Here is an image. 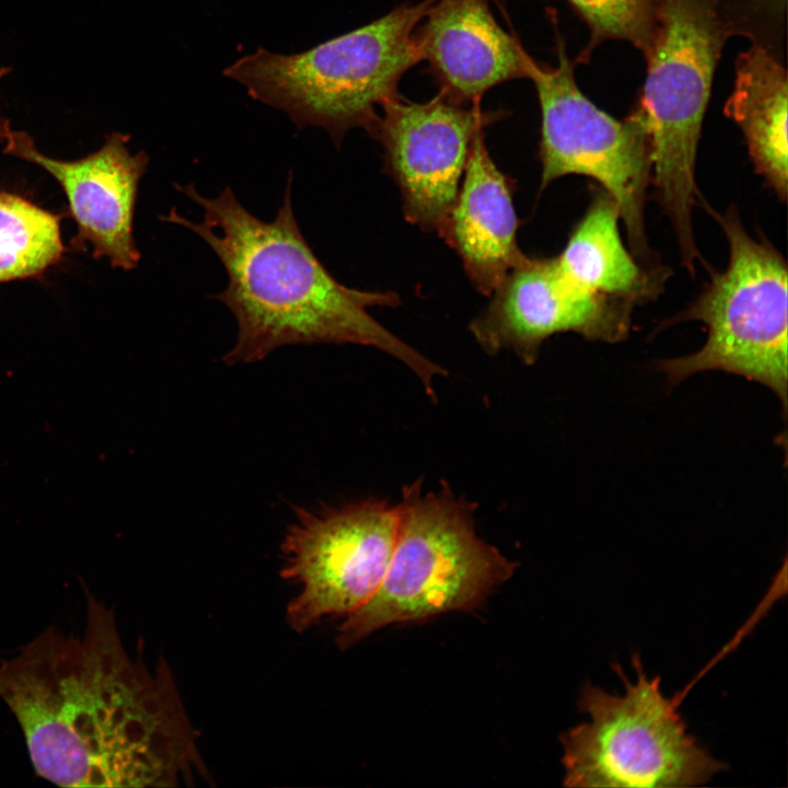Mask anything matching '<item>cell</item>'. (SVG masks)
Instances as JSON below:
<instances>
[{"label": "cell", "instance_id": "9c48e42d", "mask_svg": "<svg viewBox=\"0 0 788 788\" xmlns=\"http://www.w3.org/2000/svg\"><path fill=\"white\" fill-rule=\"evenodd\" d=\"M397 530V503L385 500L298 508L281 544L280 575L300 588L287 605L289 626L301 633L367 603L385 576Z\"/></svg>", "mask_w": 788, "mask_h": 788}, {"label": "cell", "instance_id": "30bf717a", "mask_svg": "<svg viewBox=\"0 0 788 788\" xmlns=\"http://www.w3.org/2000/svg\"><path fill=\"white\" fill-rule=\"evenodd\" d=\"M503 115L441 93L424 103L397 95L381 105L372 137L383 147L384 170L399 189L406 220L440 234L476 134Z\"/></svg>", "mask_w": 788, "mask_h": 788}, {"label": "cell", "instance_id": "d6986e66", "mask_svg": "<svg viewBox=\"0 0 788 788\" xmlns=\"http://www.w3.org/2000/svg\"><path fill=\"white\" fill-rule=\"evenodd\" d=\"M9 71H10L9 68H5V67L0 68V81L4 76L8 74ZM9 126H10V124L7 120L0 119V140L1 141L3 140L4 134Z\"/></svg>", "mask_w": 788, "mask_h": 788}, {"label": "cell", "instance_id": "e0dca14e", "mask_svg": "<svg viewBox=\"0 0 788 788\" xmlns=\"http://www.w3.org/2000/svg\"><path fill=\"white\" fill-rule=\"evenodd\" d=\"M65 250L59 216L0 192V283L43 275Z\"/></svg>", "mask_w": 788, "mask_h": 788}, {"label": "cell", "instance_id": "ba28073f", "mask_svg": "<svg viewBox=\"0 0 788 788\" xmlns=\"http://www.w3.org/2000/svg\"><path fill=\"white\" fill-rule=\"evenodd\" d=\"M555 67L534 62L529 80L541 109V187L565 175H583L602 185L616 202L633 255L656 266L645 231V202L651 183L650 136L635 108L618 120L599 108L575 79V61L559 34Z\"/></svg>", "mask_w": 788, "mask_h": 788}, {"label": "cell", "instance_id": "5bb4252c", "mask_svg": "<svg viewBox=\"0 0 788 788\" xmlns=\"http://www.w3.org/2000/svg\"><path fill=\"white\" fill-rule=\"evenodd\" d=\"M415 40L439 93L467 105L498 84L529 79L535 62L498 23L489 0H433Z\"/></svg>", "mask_w": 788, "mask_h": 788}, {"label": "cell", "instance_id": "7a4b0ae2", "mask_svg": "<svg viewBox=\"0 0 788 788\" xmlns=\"http://www.w3.org/2000/svg\"><path fill=\"white\" fill-rule=\"evenodd\" d=\"M292 173L271 221L259 219L225 186L206 197L195 185L174 187L202 209L195 222L172 208L161 220L199 236L221 262L227 287L212 299L233 314L237 335L227 363L255 362L287 345L356 344L398 359L436 395L433 381L447 371L398 338L368 312L396 306L393 291H364L339 282L322 264L296 219Z\"/></svg>", "mask_w": 788, "mask_h": 788}, {"label": "cell", "instance_id": "9a60e30c", "mask_svg": "<svg viewBox=\"0 0 788 788\" xmlns=\"http://www.w3.org/2000/svg\"><path fill=\"white\" fill-rule=\"evenodd\" d=\"M513 184L476 134L455 202L440 236L457 253L475 289L490 296L526 255L520 250Z\"/></svg>", "mask_w": 788, "mask_h": 788}, {"label": "cell", "instance_id": "8fae6325", "mask_svg": "<svg viewBox=\"0 0 788 788\" xmlns=\"http://www.w3.org/2000/svg\"><path fill=\"white\" fill-rule=\"evenodd\" d=\"M490 296L487 309L470 325L473 337L487 354L510 350L529 366L557 333L613 344L625 339L631 325L634 306L577 286L556 257L526 256Z\"/></svg>", "mask_w": 788, "mask_h": 788}, {"label": "cell", "instance_id": "8992f818", "mask_svg": "<svg viewBox=\"0 0 788 788\" xmlns=\"http://www.w3.org/2000/svg\"><path fill=\"white\" fill-rule=\"evenodd\" d=\"M710 210V209H709ZM729 242L727 268L667 325L699 321L707 339L697 351L656 362L671 386L704 371H723L765 385L787 412V266L767 242L754 240L734 209L710 210Z\"/></svg>", "mask_w": 788, "mask_h": 788}, {"label": "cell", "instance_id": "ac0fdd59", "mask_svg": "<svg viewBox=\"0 0 788 788\" xmlns=\"http://www.w3.org/2000/svg\"><path fill=\"white\" fill-rule=\"evenodd\" d=\"M589 28V39L575 61L588 62L601 44L623 40L646 58L651 49L658 0H566Z\"/></svg>", "mask_w": 788, "mask_h": 788}, {"label": "cell", "instance_id": "3957f363", "mask_svg": "<svg viewBox=\"0 0 788 788\" xmlns=\"http://www.w3.org/2000/svg\"><path fill=\"white\" fill-rule=\"evenodd\" d=\"M432 1L401 4L302 53L258 48L224 74L253 99L285 112L298 128H323L337 147L354 128L372 136L378 108L398 95L401 79L420 61L415 31Z\"/></svg>", "mask_w": 788, "mask_h": 788}, {"label": "cell", "instance_id": "5b68a950", "mask_svg": "<svg viewBox=\"0 0 788 788\" xmlns=\"http://www.w3.org/2000/svg\"><path fill=\"white\" fill-rule=\"evenodd\" d=\"M735 35L727 0H658L651 49L637 108L651 144L659 204L673 225L682 264L702 259L693 232L695 165L714 74Z\"/></svg>", "mask_w": 788, "mask_h": 788}, {"label": "cell", "instance_id": "7c38bea8", "mask_svg": "<svg viewBox=\"0 0 788 788\" xmlns=\"http://www.w3.org/2000/svg\"><path fill=\"white\" fill-rule=\"evenodd\" d=\"M130 137L112 132L95 152L73 161L42 153L25 131L8 127L4 152L38 165L63 189L69 211L77 223L72 240L76 250L92 246L94 258L107 257L123 270L136 268L141 254L134 237V219L139 184L149 157L144 151L131 154Z\"/></svg>", "mask_w": 788, "mask_h": 788}, {"label": "cell", "instance_id": "277c9868", "mask_svg": "<svg viewBox=\"0 0 788 788\" xmlns=\"http://www.w3.org/2000/svg\"><path fill=\"white\" fill-rule=\"evenodd\" d=\"M397 508V536L385 576L371 599L338 627L340 649L391 624L473 610L517 568L478 536L476 505L447 484L424 493L421 482H414L403 488Z\"/></svg>", "mask_w": 788, "mask_h": 788}, {"label": "cell", "instance_id": "6da1fadb", "mask_svg": "<svg viewBox=\"0 0 788 788\" xmlns=\"http://www.w3.org/2000/svg\"><path fill=\"white\" fill-rule=\"evenodd\" d=\"M84 592L82 637L51 626L0 664V698L35 772L63 787L209 779L169 667L132 661L113 611Z\"/></svg>", "mask_w": 788, "mask_h": 788}, {"label": "cell", "instance_id": "4fadbf2b", "mask_svg": "<svg viewBox=\"0 0 788 788\" xmlns=\"http://www.w3.org/2000/svg\"><path fill=\"white\" fill-rule=\"evenodd\" d=\"M786 0H746L739 36L750 46L734 61L726 116L740 127L756 171L785 201L788 186Z\"/></svg>", "mask_w": 788, "mask_h": 788}, {"label": "cell", "instance_id": "52a82bcc", "mask_svg": "<svg viewBox=\"0 0 788 788\" xmlns=\"http://www.w3.org/2000/svg\"><path fill=\"white\" fill-rule=\"evenodd\" d=\"M634 663L635 683L618 670L622 696L583 685L578 705L590 721L560 738L565 786L691 787L726 768L686 732L660 679H647L638 658Z\"/></svg>", "mask_w": 788, "mask_h": 788}, {"label": "cell", "instance_id": "2e32d148", "mask_svg": "<svg viewBox=\"0 0 788 788\" xmlns=\"http://www.w3.org/2000/svg\"><path fill=\"white\" fill-rule=\"evenodd\" d=\"M619 210L606 192H598L556 256L563 274L577 286L631 306L657 298L665 268L641 266L622 242Z\"/></svg>", "mask_w": 788, "mask_h": 788}]
</instances>
